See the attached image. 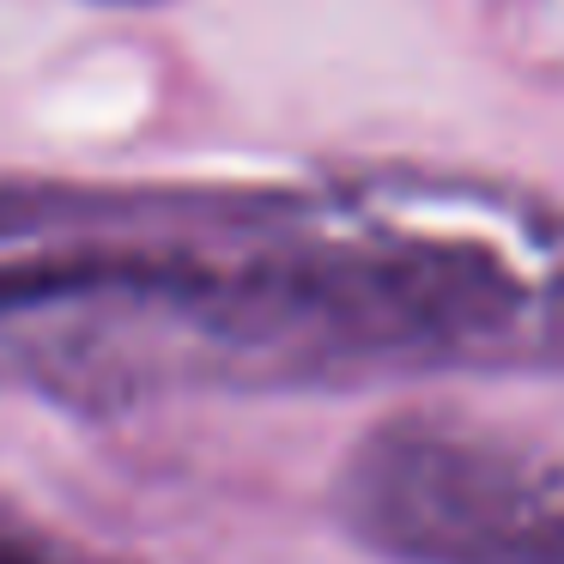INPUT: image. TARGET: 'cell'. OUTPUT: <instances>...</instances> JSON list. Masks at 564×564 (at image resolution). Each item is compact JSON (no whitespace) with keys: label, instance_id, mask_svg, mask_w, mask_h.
Masks as SVG:
<instances>
[{"label":"cell","instance_id":"cell-1","mask_svg":"<svg viewBox=\"0 0 564 564\" xmlns=\"http://www.w3.org/2000/svg\"><path fill=\"white\" fill-rule=\"evenodd\" d=\"M340 516L394 564H564V455L406 413L346 455Z\"/></svg>","mask_w":564,"mask_h":564},{"label":"cell","instance_id":"cell-2","mask_svg":"<svg viewBox=\"0 0 564 564\" xmlns=\"http://www.w3.org/2000/svg\"><path fill=\"white\" fill-rule=\"evenodd\" d=\"M0 564H74L62 546H50V540H31L19 534V528H0Z\"/></svg>","mask_w":564,"mask_h":564}]
</instances>
